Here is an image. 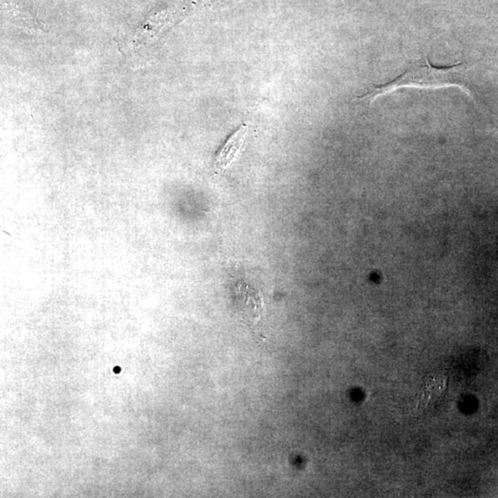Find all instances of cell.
<instances>
[{
    "label": "cell",
    "mask_w": 498,
    "mask_h": 498,
    "mask_svg": "<svg viewBox=\"0 0 498 498\" xmlns=\"http://www.w3.org/2000/svg\"><path fill=\"white\" fill-rule=\"evenodd\" d=\"M462 63L435 67L428 58L417 59L410 64L403 74L399 75L390 83L378 84L371 88L369 92L358 97L359 100L372 103L378 97L391 93L402 88H419V89H441V88L456 87L470 95V90L462 83L459 75V68Z\"/></svg>",
    "instance_id": "cell-1"
},
{
    "label": "cell",
    "mask_w": 498,
    "mask_h": 498,
    "mask_svg": "<svg viewBox=\"0 0 498 498\" xmlns=\"http://www.w3.org/2000/svg\"><path fill=\"white\" fill-rule=\"evenodd\" d=\"M120 371H121L120 368H114V372L115 373V374H118V373H120Z\"/></svg>",
    "instance_id": "cell-4"
},
{
    "label": "cell",
    "mask_w": 498,
    "mask_h": 498,
    "mask_svg": "<svg viewBox=\"0 0 498 498\" xmlns=\"http://www.w3.org/2000/svg\"><path fill=\"white\" fill-rule=\"evenodd\" d=\"M172 14L167 11L153 12L145 19L134 34L136 46L152 45L160 39L172 21Z\"/></svg>",
    "instance_id": "cell-3"
},
{
    "label": "cell",
    "mask_w": 498,
    "mask_h": 498,
    "mask_svg": "<svg viewBox=\"0 0 498 498\" xmlns=\"http://www.w3.org/2000/svg\"><path fill=\"white\" fill-rule=\"evenodd\" d=\"M249 128V125L243 124L236 133L228 138L227 142L219 150L214 161V168L218 173H227L240 157L241 152L245 147Z\"/></svg>",
    "instance_id": "cell-2"
}]
</instances>
